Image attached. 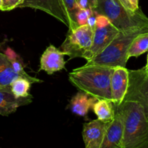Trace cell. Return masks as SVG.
<instances>
[{
    "label": "cell",
    "instance_id": "obj_21",
    "mask_svg": "<svg viewBox=\"0 0 148 148\" xmlns=\"http://www.w3.org/2000/svg\"><path fill=\"white\" fill-rule=\"evenodd\" d=\"M94 14L88 8H80L77 14V22L78 25H83L88 24L90 17Z\"/></svg>",
    "mask_w": 148,
    "mask_h": 148
},
{
    "label": "cell",
    "instance_id": "obj_23",
    "mask_svg": "<svg viewBox=\"0 0 148 148\" xmlns=\"http://www.w3.org/2000/svg\"><path fill=\"white\" fill-rule=\"evenodd\" d=\"M87 3H88V7L90 10L94 12L97 7V4H98V1L97 0H86Z\"/></svg>",
    "mask_w": 148,
    "mask_h": 148
},
{
    "label": "cell",
    "instance_id": "obj_16",
    "mask_svg": "<svg viewBox=\"0 0 148 148\" xmlns=\"http://www.w3.org/2000/svg\"><path fill=\"white\" fill-rule=\"evenodd\" d=\"M92 109L98 119L103 122H111L115 117L114 105L109 100H97L92 106Z\"/></svg>",
    "mask_w": 148,
    "mask_h": 148
},
{
    "label": "cell",
    "instance_id": "obj_25",
    "mask_svg": "<svg viewBox=\"0 0 148 148\" xmlns=\"http://www.w3.org/2000/svg\"><path fill=\"white\" fill-rule=\"evenodd\" d=\"M130 2V4L132 6L134 10H137L139 8V0H129Z\"/></svg>",
    "mask_w": 148,
    "mask_h": 148
},
{
    "label": "cell",
    "instance_id": "obj_29",
    "mask_svg": "<svg viewBox=\"0 0 148 148\" xmlns=\"http://www.w3.org/2000/svg\"><path fill=\"white\" fill-rule=\"evenodd\" d=\"M145 72H146V71H145ZM147 72V75H148V71H147V72Z\"/></svg>",
    "mask_w": 148,
    "mask_h": 148
},
{
    "label": "cell",
    "instance_id": "obj_2",
    "mask_svg": "<svg viewBox=\"0 0 148 148\" xmlns=\"http://www.w3.org/2000/svg\"><path fill=\"white\" fill-rule=\"evenodd\" d=\"M114 69L109 66L83 65L73 69L69 74V79L79 90L98 100L112 101L110 81Z\"/></svg>",
    "mask_w": 148,
    "mask_h": 148
},
{
    "label": "cell",
    "instance_id": "obj_20",
    "mask_svg": "<svg viewBox=\"0 0 148 148\" xmlns=\"http://www.w3.org/2000/svg\"><path fill=\"white\" fill-rule=\"evenodd\" d=\"M7 55L9 57V59H10V61H11L12 64V66L13 67H14L15 72H17V74H19L22 77H24L25 78V79H27V80L30 81L32 84L40 83V82H43V80L38 79V78L34 77H32L30 76V75H29L25 71L23 63L21 62V61L19 60V59H17V55L15 54V53H14L12 50H11V49H10H10H8Z\"/></svg>",
    "mask_w": 148,
    "mask_h": 148
},
{
    "label": "cell",
    "instance_id": "obj_7",
    "mask_svg": "<svg viewBox=\"0 0 148 148\" xmlns=\"http://www.w3.org/2000/svg\"><path fill=\"white\" fill-rule=\"evenodd\" d=\"M124 101L138 103L148 119V75L144 68L129 70V86Z\"/></svg>",
    "mask_w": 148,
    "mask_h": 148
},
{
    "label": "cell",
    "instance_id": "obj_18",
    "mask_svg": "<svg viewBox=\"0 0 148 148\" xmlns=\"http://www.w3.org/2000/svg\"><path fill=\"white\" fill-rule=\"evenodd\" d=\"M148 50V32L139 34L130 45L127 51V59L138 57Z\"/></svg>",
    "mask_w": 148,
    "mask_h": 148
},
{
    "label": "cell",
    "instance_id": "obj_9",
    "mask_svg": "<svg viewBox=\"0 0 148 148\" xmlns=\"http://www.w3.org/2000/svg\"><path fill=\"white\" fill-rule=\"evenodd\" d=\"M110 123L95 120L85 123L82 130L85 148H100L106 134Z\"/></svg>",
    "mask_w": 148,
    "mask_h": 148
},
{
    "label": "cell",
    "instance_id": "obj_27",
    "mask_svg": "<svg viewBox=\"0 0 148 148\" xmlns=\"http://www.w3.org/2000/svg\"><path fill=\"white\" fill-rule=\"evenodd\" d=\"M144 69L146 71V72H147L148 71V55H147V64H146L145 66L144 67Z\"/></svg>",
    "mask_w": 148,
    "mask_h": 148
},
{
    "label": "cell",
    "instance_id": "obj_26",
    "mask_svg": "<svg viewBox=\"0 0 148 148\" xmlns=\"http://www.w3.org/2000/svg\"><path fill=\"white\" fill-rule=\"evenodd\" d=\"M78 3H79V6H80L82 8H88L89 9L88 5V3H87L86 0H77ZM90 10V9H89Z\"/></svg>",
    "mask_w": 148,
    "mask_h": 148
},
{
    "label": "cell",
    "instance_id": "obj_10",
    "mask_svg": "<svg viewBox=\"0 0 148 148\" xmlns=\"http://www.w3.org/2000/svg\"><path fill=\"white\" fill-rule=\"evenodd\" d=\"M38 10L47 13L68 27V22L60 0H24L19 8Z\"/></svg>",
    "mask_w": 148,
    "mask_h": 148
},
{
    "label": "cell",
    "instance_id": "obj_19",
    "mask_svg": "<svg viewBox=\"0 0 148 148\" xmlns=\"http://www.w3.org/2000/svg\"><path fill=\"white\" fill-rule=\"evenodd\" d=\"M31 85L32 83L30 81L25 78L20 77L12 82L10 88L12 93L17 98H27L31 95L29 93Z\"/></svg>",
    "mask_w": 148,
    "mask_h": 148
},
{
    "label": "cell",
    "instance_id": "obj_17",
    "mask_svg": "<svg viewBox=\"0 0 148 148\" xmlns=\"http://www.w3.org/2000/svg\"><path fill=\"white\" fill-rule=\"evenodd\" d=\"M60 1L67 20L69 31L75 30L79 27L77 22V14L82 7L77 0H60Z\"/></svg>",
    "mask_w": 148,
    "mask_h": 148
},
{
    "label": "cell",
    "instance_id": "obj_1",
    "mask_svg": "<svg viewBox=\"0 0 148 148\" xmlns=\"http://www.w3.org/2000/svg\"><path fill=\"white\" fill-rule=\"evenodd\" d=\"M116 107L122 118L123 148H148V119L143 107L132 101Z\"/></svg>",
    "mask_w": 148,
    "mask_h": 148
},
{
    "label": "cell",
    "instance_id": "obj_30",
    "mask_svg": "<svg viewBox=\"0 0 148 148\" xmlns=\"http://www.w3.org/2000/svg\"><path fill=\"white\" fill-rule=\"evenodd\" d=\"M0 148H1V147H0Z\"/></svg>",
    "mask_w": 148,
    "mask_h": 148
},
{
    "label": "cell",
    "instance_id": "obj_8",
    "mask_svg": "<svg viewBox=\"0 0 148 148\" xmlns=\"http://www.w3.org/2000/svg\"><path fill=\"white\" fill-rule=\"evenodd\" d=\"M129 86V69L122 66L114 69L111 76L110 88L112 102L119 106L123 102Z\"/></svg>",
    "mask_w": 148,
    "mask_h": 148
},
{
    "label": "cell",
    "instance_id": "obj_15",
    "mask_svg": "<svg viewBox=\"0 0 148 148\" xmlns=\"http://www.w3.org/2000/svg\"><path fill=\"white\" fill-rule=\"evenodd\" d=\"M20 77L7 55L0 52V87L10 86L12 82Z\"/></svg>",
    "mask_w": 148,
    "mask_h": 148
},
{
    "label": "cell",
    "instance_id": "obj_3",
    "mask_svg": "<svg viewBox=\"0 0 148 148\" xmlns=\"http://www.w3.org/2000/svg\"><path fill=\"white\" fill-rule=\"evenodd\" d=\"M148 32V27H134L119 30L117 36L101 53L87 61L85 66H103L115 68L126 67L127 51L135 37L139 34Z\"/></svg>",
    "mask_w": 148,
    "mask_h": 148
},
{
    "label": "cell",
    "instance_id": "obj_28",
    "mask_svg": "<svg viewBox=\"0 0 148 148\" xmlns=\"http://www.w3.org/2000/svg\"><path fill=\"white\" fill-rule=\"evenodd\" d=\"M2 8V0H0V10Z\"/></svg>",
    "mask_w": 148,
    "mask_h": 148
},
{
    "label": "cell",
    "instance_id": "obj_6",
    "mask_svg": "<svg viewBox=\"0 0 148 148\" xmlns=\"http://www.w3.org/2000/svg\"><path fill=\"white\" fill-rule=\"evenodd\" d=\"M119 32V30L106 16L97 14L94 24L92 43L84 54V59L88 61L101 53L114 40Z\"/></svg>",
    "mask_w": 148,
    "mask_h": 148
},
{
    "label": "cell",
    "instance_id": "obj_4",
    "mask_svg": "<svg viewBox=\"0 0 148 148\" xmlns=\"http://www.w3.org/2000/svg\"><path fill=\"white\" fill-rule=\"evenodd\" d=\"M94 13L106 16L119 30L148 27V17L139 7L135 11L125 8L116 0H97Z\"/></svg>",
    "mask_w": 148,
    "mask_h": 148
},
{
    "label": "cell",
    "instance_id": "obj_22",
    "mask_svg": "<svg viewBox=\"0 0 148 148\" xmlns=\"http://www.w3.org/2000/svg\"><path fill=\"white\" fill-rule=\"evenodd\" d=\"M24 0H2L1 11H10L21 5Z\"/></svg>",
    "mask_w": 148,
    "mask_h": 148
},
{
    "label": "cell",
    "instance_id": "obj_5",
    "mask_svg": "<svg viewBox=\"0 0 148 148\" xmlns=\"http://www.w3.org/2000/svg\"><path fill=\"white\" fill-rule=\"evenodd\" d=\"M94 33V25L89 24L80 25L69 31L60 49L70 59L83 58L85 52L90 47Z\"/></svg>",
    "mask_w": 148,
    "mask_h": 148
},
{
    "label": "cell",
    "instance_id": "obj_11",
    "mask_svg": "<svg viewBox=\"0 0 148 148\" xmlns=\"http://www.w3.org/2000/svg\"><path fill=\"white\" fill-rule=\"evenodd\" d=\"M64 52L50 45L42 54L40 61V70L45 71L48 75H53L65 68L66 62Z\"/></svg>",
    "mask_w": 148,
    "mask_h": 148
},
{
    "label": "cell",
    "instance_id": "obj_14",
    "mask_svg": "<svg viewBox=\"0 0 148 148\" xmlns=\"http://www.w3.org/2000/svg\"><path fill=\"white\" fill-rule=\"evenodd\" d=\"M94 97L79 91L74 95L70 101V109L74 114L79 116H85L90 108H92L94 103L97 101Z\"/></svg>",
    "mask_w": 148,
    "mask_h": 148
},
{
    "label": "cell",
    "instance_id": "obj_12",
    "mask_svg": "<svg viewBox=\"0 0 148 148\" xmlns=\"http://www.w3.org/2000/svg\"><path fill=\"white\" fill-rule=\"evenodd\" d=\"M32 95L27 98H17L11 90L10 86L0 87V115H10L15 112L17 108L32 103Z\"/></svg>",
    "mask_w": 148,
    "mask_h": 148
},
{
    "label": "cell",
    "instance_id": "obj_13",
    "mask_svg": "<svg viewBox=\"0 0 148 148\" xmlns=\"http://www.w3.org/2000/svg\"><path fill=\"white\" fill-rule=\"evenodd\" d=\"M115 108V117L111 122L100 148H123V121L118 108Z\"/></svg>",
    "mask_w": 148,
    "mask_h": 148
},
{
    "label": "cell",
    "instance_id": "obj_24",
    "mask_svg": "<svg viewBox=\"0 0 148 148\" xmlns=\"http://www.w3.org/2000/svg\"><path fill=\"white\" fill-rule=\"evenodd\" d=\"M118 1H119L120 4H122L125 8L128 9V10H132V11H135V10H134L132 6V4H130L129 0H118Z\"/></svg>",
    "mask_w": 148,
    "mask_h": 148
}]
</instances>
